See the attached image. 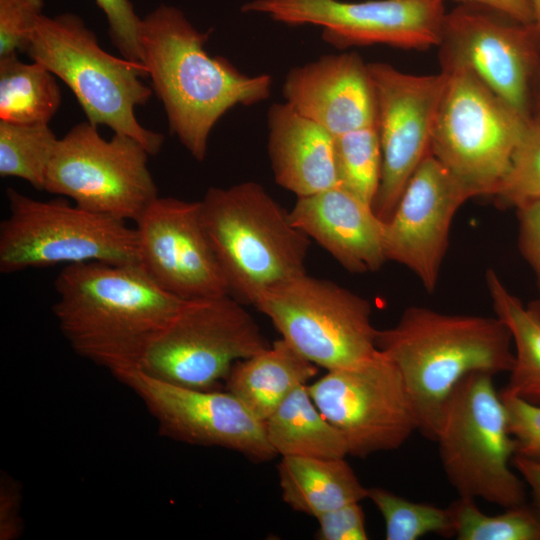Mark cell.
<instances>
[{
    "mask_svg": "<svg viewBox=\"0 0 540 540\" xmlns=\"http://www.w3.org/2000/svg\"><path fill=\"white\" fill-rule=\"evenodd\" d=\"M200 208L229 294L241 303L253 305L267 290L306 272L310 239L262 185L211 187Z\"/></svg>",
    "mask_w": 540,
    "mask_h": 540,
    "instance_id": "4",
    "label": "cell"
},
{
    "mask_svg": "<svg viewBox=\"0 0 540 540\" xmlns=\"http://www.w3.org/2000/svg\"><path fill=\"white\" fill-rule=\"evenodd\" d=\"M518 221V248L532 269L540 301V199L515 209Z\"/></svg>",
    "mask_w": 540,
    "mask_h": 540,
    "instance_id": "36",
    "label": "cell"
},
{
    "mask_svg": "<svg viewBox=\"0 0 540 540\" xmlns=\"http://www.w3.org/2000/svg\"><path fill=\"white\" fill-rule=\"evenodd\" d=\"M460 3L483 6L525 24L533 23V13L528 0H457Z\"/></svg>",
    "mask_w": 540,
    "mask_h": 540,
    "instance_id": "38",
    "label": "cell"
},
{
    "mask_svg": "<svg viewBox=\"0 0 540 540\" xmlns=\"http://www.w3.org/2000/svg\"><path fill=\"white\" fill-rule=\"evenodd\" d=\"M207 39L174 6L162 4L141 20L142 64L170 132L198 161L205 159L209 135L227 111L262 102L272 90L270 75L244 74L210 56Z\"/></svg>",
    "mask_w": 540,
    "mask_h": 540,
    "instance_id": "1",
    "label": "cell"
},
{
    "mask_svg": "<svg viewBox=\"0 0 540 540\" xmlns=\"http://www.w3.org/2000/svg\"><path fill=\"white\" fill-rule=\"evenodd\" d=\"M293 349L318 367L359 364L377 351L369 301L327 279L302 273L253 304Z\"/></svg>",
    "mask_w": 540,
    "mask_h": 540,
    "instance_id": "9",
    "label": "cell"
},
{
    "mask_svg": "<svg viewBox=\"0 0 540 540\" xmlns=\"http://www.w3.org/2000/svg\"><path fill=\"white\" fill-rule=\"evenodd\" d=\"M377 103L382 152L379 189L373 203L386 222L413 173L431 153L446 73L416 75L383 63H368Z\"/></svg>",
    "mask_w": 540,
    "mask_h": 540,
    "instance_id": "15",
    "label": "cell"
},
{
    "mask_svg": "<svg viewBox=\"0 0 540 540\" xmlns=\"http://www.w3.org/2000/svg\"><path fill=\"white\" fill-rule=\"evenodd\" d=\"M512 465L529 487L533 505L540 512V462L514 455Z\"/></svg>",
    "mask_w": 540,
    "mask_h": 540,
    "instance_id": "39",
    "label": "cell"
},
{
    "mask_svg": "<svg viewBox=\"0 0 540 540\" xmlns=\"http://www.w3.org/2000/svg\"><path fill=\"white\" fill-rule=\"evenodd\" d=\"M104 12L111 41L124 59L142 64L141 20L129 0H95Z\"/></svg>",
    "mask_w": 540,
    "mask_h": 540,
    "instance_id": "33",
    "label": "cell"
},
{
    "mask_svg": "<svg viewBox=\"0 0 540 540\" xmlns=\"http://www.w3.org/2000/svg\"><path fill=\"white\" fill-rule=\"evenodd\" d=\"M282 92L286 103L333 136L377 122L369 66L354 52L324 55L292 68Z\"/></svg>",
    "mask_w": 540,
    "mask_h": 540,
    "instance_id": "19",
    "label": "cell"
},
{
    "mask_svg": "<svg viewBox=\"0 0 540 540\" xmlns=\"http://www.w3.org/2000/svg\"><path fill=\"white\" fill-rule=\"evenodd\" d=\"M438 48L441 69L471 71L495 94L532 118L540 74V37L534 24L460 3L446 13Z\"/></svg>",
    "mask_w": 540,
    "mask_h": 540,
    "instance_id": "13",
    "label": "cell"
},
{
    "mask_svg": "<svg viewBox=\"0 0 540 540\" xmlns=\"http://www.w3.org/2000/svg\"><path fill=\"white\" fill-rule=\"evenodd\" d=\"M334 138L340 185L373 206L382 171L377 125L352 130Z\"/></svg>",
    "mask_w": 540,
    "mask_h": 540,
    "instance_id": "29",
    "label": "cell"
},
{
    "mask_svg": "<svg viewBox=\"0 0 540 540\" xmlns=\"http://www.w3.org/2000/svg\"><path fill=\"white\" fill-rule=\"evenodd\" d=\"M271 344L230 294L184 300L144 354L138 368L160 380L212 389L233 364Z\"/></svg>",
    "mask_w": 540,
    "mask_h": 540,
    "instance_id": "10",
    "label": "cell"
},
{
    "mask_svg": "<svg viewBox=\"0 0 540 540\" xmlns=\"http://www.w3.org/2000/svg\"><path fill=\"white\" fill-rule=\"evenodd\" d=\"M267 150L277 184L297 197L340 185L335 138L288 103L267 113Z\"/></svg>",
    "mask_w": 540,
    "mask_h": 540,
    "instance_id": "21",
    "label": "cell"
},
{
    "mask_svg": "<svg viewBox=\"0 0 540 540\" xmlns=\"http://www.w3.org/2000/svg\"><path fill=\"white\" fill-rule=\"evenodd\" d=\"M57 142L48 124L0 120V176L21 178L35 189L44 190Z\"/></svg>",
    "mask_w": 540,
    "mask_h": 540,
    "instance_id": "27",
    "label": "cell"
},
{
    "mask_svg": "<svg viewBox=\"0 0 540 540\" xmlns=\"http://www.w3.org/2000/svg\"><path fill=\"white\" fill-rule=\"evenodd\" d=\"M278 477L283 501L294 511L313 517L367 498L345 458L282 456Z\"/></svg>",
    "mask_w": 540,
    "mask_h": 540,
    "instance_id": "23",
    "label": "cell"
},
{
    "mask_svg": "<svg viewBox=\"0 0 540 540\" xmlns=\"http://www.w3.org/2000/svg\"><path fill=\"white\" fill-rule=\"evenodd\" d=\"M135 223L139 265L157 285L182 300L229 294L200 201L158 196Z\"/></svg>",
    "mask_w": 540,
    "mask_h": 540,
    "instance_id": "17",
    "label": "cell"
},
{
    "mask_svg": "<svg viewBox=\"0 0 540 540\" xmlns=\"http://www.w3.org/2000/svg\"><path fill=\"white\" fill-rule=\"evenodd\" d=\"M532 117L540 118V74L533 94Z\"/></svg>",
    "mask_w": 540,
    "mask_h": 540,
    "instance_id": "40",
    "label": "cell"
},
{
    "mask_svg": "<svg viewBox=\"0 0 540 540\" xmlns=\"http://www.w3.org/2000/svg\"><path fill=\"white\" fill-rule=\"evenodd\" d=\"M377 348L400 370L418 431L431 441L445 403L465 376L509 373L514 362L511 333L497 316L446 314L421 306L408 307L396 324L378 330Z\"/></svg>",
    "mask_w": 540,
    "mask_h": 540,
    "instance_id": "3",
    "label": "cell"
},
{
    "mask_svg": "<svg viewBox=\"0 0 540 540\" xmlns=\"http://www.w3.org/2000/svg\"><path fill=\"white\" fill-rule=\"evenodd\" d=\"M292 224L351 273L378 271L387 261L385 222L373 206L341 185L297 197Z\"/></svg>",
    "mask_w": 540,
    "mask_h": 540,
    "instance_id": "20",
    "label": "cell"
},
{
    "mask_svg": "<svg viewBox=\"0 0 540 540\" xmlns=\"http://www.w3.org/2000/svg\"><path fill=\"white\" fill-rule=\"evenodd\" d=\"M317 373V365L280 338L265 350L235 362L225 379L226 389L264 422L289 394L309 384Z\"/></svg>",
    "mask_w": 540,
    "mask_h": 540,
    "instance_id": "22",
    "label": "cell"
},
{
    "mask_svg": "<svg viewBox=\"0 0 540 540\" xmlns=\"http://www.w3.org/2000/svg\"><path fill=\"white\" fill-rule=\"evenodd\" d=\"M9 215L0 223V272L58 264H139L135 228L62 199L40 201L6 190Z\"/></svg>",
    "mask_w": 540,
    "mask_h": 540,
    "instance_id": "7",
    "label": "cell"
},
{
    "mask_svg": "<svg viewBox=\"0 0 540 540\" xmlns=\"http://www.w3.org/2000/svg\"><path fill=\"white\" fill-rule=\"evenodd\" d=\"M54 76L38 62H22L17 54L0 58V120L48 124L62 100Z\"/></svg>",
    "mask_w": 540,
    "mask_h": 540,
    "instance_id": "26",
    "label": "cell"
},
{
    "mask_svg": "<svg viewBox=\"0 0 540 540\" xmlns=\"http://www.w3.org/2000/svg\"><path fill=\"white\" fill-rule=\"evenodd\" d=\"M308 391L342 434L348 455L365 458L400 448L418 431L416 409L397 365L382 351L349 367L326 370Z\"/></svg>",
    "mask_w": 540,
    "mask_h": 540,
    "instance_id": "12",
    "label": "cell"
},
{
    "mask_svg": "<svg viewBox=\"0 0 540 540\" xmlns=\"http://www.w3.org/2000/svg\"><path fill=\"white\" fill-rule=\"evenodd\" d=\"M458 540H540V512L527 503L487 515L475 499L459 497L449 507Z\"/></svg>",
    "mask_w": 540,
    "mask_h": 540,
    "instance_id": "28",
    "label": "cell"
},
{
    "mask_svg": "<svg viewBox=\"0 0 540 540\" xmlns=\"http://www.w3.org/2000/svg\"><path fill=\"white\" fill-rule=\"evenodd\" d=\"M445 0H252L245 13H261L290 25L322 27L323 39L338 48L387 45L426 50L438 47Z\"/></svg>",
    "mask_w": 540,
    "mask_h": 540,
    "instance_id": "14",
    "label": "cell"
},
{
    "mask_svg": "<svg viewBox=\"0 0 540 540\" xmlns=\"http://www.w3.org/2000/svg\"><path fill=\"white\" fill-rule=\"evenodd\" d=\"M148 156L132 137L114 133L106 140L87 120L58 139L44 190L89 211L135 222L158 197Z\"/></svg>",
    "mask_w": 540,
    "mask_h": 540,
    "instance_id": "11",
    "label": "cell"
},
{
    "mask_svg": "<svg viewBox=\"0 0 540 540\" xmlns=\"http://www.w3.org/2000/svg\"><path fill=\"white\" fill-rule=\"evenodd\" d=\"M114 376L144 403L164 437L233 450L254 462L277 456L267 439L264 422L229 391L175 385L138 367Z\"/></svg>",
    "mask_w": 540,
    "mask_h": 540,
    "instance_id": "16",
    "label": "cell"
},
{
    "mask_svg": "<svg viewBox=\"0 0 540 540\" xmlns=\"http://www.w3.org/2000/svg\"><path fill=\"white\" fill-rule=\"evenodd\" d=\"M471 198L473 193L430 153L385 222L387 261L408 268L432 293L448 249L452 221Z\"/></svg>",
    "mask_w": 540,
    "mask_h": 540,
    "instance_id": "18",
    "label": "cell"
},
{
    "mask_svg": "<svg viewBox=\"0 0 540 540\" xmlns=\"http://www.w3.org/2000/svg\"><path fill=\"white\" fill-rule=\"evenodd\" d=\"M532 13L533 23L540 37V0H528Z\"/></svg>",
    "mask_w": 540,
    "mask_h": 540,
    "instance_id": "41",
    "label": "cell"
},
{
    "mask_svg": "<svg viewBox=\"0 0 540 540\" xmlns=\"http://www.w3.org/2000/svg\"><path fill=\"white\" fill-rule=\"evenodd\" d=\"M367 498L384 519L386 540H417L428 533L455 535L449 508L413 502L380 487L368 488Z\"/></svg>",
    "mask_w": 540,
    "mask_h": 540,
    "instance_id": "30",
    "label": "cell"
},
{
    "mask_svg": "<svg viewBox=\"0 0 540 540\" xmlns=\"http://www.w3.org/2000/svg\"><path fill=\"white\" fill-rule=\"evenodd\" d=\"M485 281L495 316L513 342L514 362L503 391L540 406V301L524 304L493 269L486 270Z\"/></svg>",
    "mask_w": 540,
    "mask_h": 540,
    "instance_id": "24",
    "label": "cell"
},
{
    "mask_svg": "<svg viewBox=\"0 0 540 540\" xmlns=\"http://www.w3.org/2000/svg\"><path fill=\"white\" fill-rule=\"evenodd\" d=\"M55 289L53 313L72 349L113 375L139 367L184 301L157 285L139 264L67 265Z\"/></svg>",
    "mask_w": 540,
    "mask_h": 540,
    "instance_id": "2",
    "label": "cell"
},
{
    "mask_svg": "<svg viewBox=\"0 0 540 540\" xmlns=\"http://www.w3.org/2000/svg\"><path fill=\"white\" fill-rule=\"evenodd\" d=\"M435 442L444 473L459 497L503 508L526 503V484L510 465L516 444L493 375L473 372L445 403Z\"/></svg>",
    "mask_w": 540,
    "mask_h": 540,
    "instance_id": "6",
    "label": "cell"
},
{
    "mask_svg": "<svg viewBox=\"0 0 540 540\" xmlns=\"http://www.w3.org/2000/svg\"><path fill=\"white\" fill-rule=\"evenodd\" d=\"M443 70V69H441ZM446 82L431 154L474 195L493 196L531 120L465 68L443 70Z\"/></svg>",
    "mask_w": 540,
    "mask_h": 540,
    "instance_id": "8",
    "label": "cell"
},
{
    "mask_svg": "<svg viewBox=\"0 0 540 540\" xmlns=\"http://www.w3.org/2000/svg\"><path fill=\"white\" fill-rule=\"evenodd\" d=\"M492 197L502 209L540 199V118L529 121L510 169Z\"/></svg>",
    "mask_w": 540,
    "mask_h": 540,
    "instance_id": "31",
    "label": "cell"
},
{
    "mask_svg": "<svg viewBox=\"0 0 540 540\" xmlns=\"http://www.w3.org/2000/svg\"><path fill=\"white\" fill-rule=\"evenodd\" d=\"M22 488L6 473L0 479V539L15 540L23 531L21 516Z\"/></svg>",
    "mask_w": 540,
    "mask_h": 540,
    "instance_id": "37",
    "label": "cell"
},
{
    "mask_svg": "<svg viewBox=\"0 0 540 540\" xmlns=\"http://www.w3.org/2000/svg\"><path fill=\"white\" fill-rule=\"evenodd\" d=\"M43 7V0H0V58L25 51Z\"/></svg>",
    "mask_w": 540,
    "mask_h": 540,
    "instance_id": "32",
    "label": "cell"
},
{
    "mask_svg": "<svg viewBox=\"0 0 540 540\" xmlns=\"http://www.w3.org/2000/svg\"><path fill=\"white\" fill-rule=\"evenodd\" d=\"M267 439L281 456L345 458L348 448L339 430L315 405L308 384L297 387L264 421Z\"/></svg>",
    "mask_w": 540,
    "mask_h": 540,
    "instance_id": "25",
    "label": "cell"
},
{
    "mask_svg": "<svg viewBox=\"0 0 540 540\" xmlns=\"http://www.w3.org/2000/svg\"><path fill=\"white\" fill-rule=\"evenodd\" d=\"M508 415V426L515 440V455L540 462V406L505 391L500 392Z\"/></svg>",
    "mask_w": 540,
    "mask_h": 540,
    "instance_id": "34",
    "label": "cell"
},
{
    "mask_svg": "<svg viewBox=\"0 0 540 540\" xmlns=\"http://www.w3.org/2000/svg\"><path fill=\"white\" fill-rule=\"evenodd\" d=\"M24 52L71 89L90 123L132 137L149 155L160 151L164 136L144 128L135 115V107L146 104L152 95L140 79L147 75L144 65L103 50L78 15L43 14Z\"/></svg>",
    "mask_w": 540,
    "mask_h": 540,
    "instance_id": "5",
    "label": "cell"
},
{
    "mask_svg": "<svg viewBox=\"0 0 540 540\" xmlns=\"http://www.w3.org/2000/svg\"><path fill=\"white\" fill-rule=\"evenodd\" d=\"M318 540H366L364 511L359 502L345 504L318 517Z\"/></svg>",
    "mask_w": 540,
    "mask_h": 540,
    "instance_id": "35",
    "label": "cell"
}]
</instances>
